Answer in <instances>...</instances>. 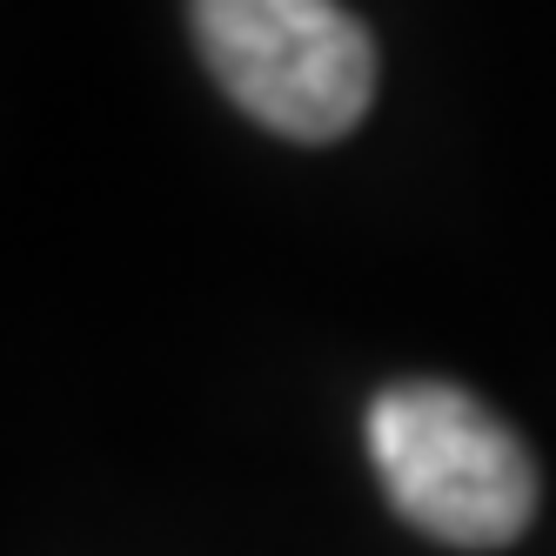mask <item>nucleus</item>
<instances>
[{
    "label": "nucleus",
    "instance_id": "1",
    "mask_svg": "<svg viewBox=\"0 0 556 556\" xmlns=\"http://www.w3.org/2000/svg\"><path fill=\"white\" fill-rule=\"evenodd\" d=\"M369 463L409 530L503 549L536 516V463L516 429L456 382H389L369 403Z\"/></svg>",
    "mask_w": 556,
    "mask_h": 556
},
{
    "label": "nucleus",
    "instance_id": "2",
    "mask_svg": "<svg viewBox=\"0 0 556 556\" xmlns=\"http://www.w3.org/2000/svg\"><path fill=\"white\" fill-rule=\"evenodd\" d=\"M222 94L268 135L336 141L376 101V41L336 0H188Z\"/></svg>",
    "mask_w": 556,
    "mask_h": 556
}]
</instances>
